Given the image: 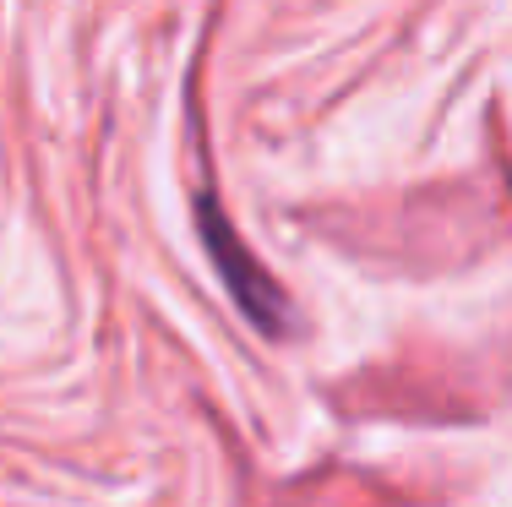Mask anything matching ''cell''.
Instances as JSON below:
<instances>
[{
    "label": "cell",
    "mask_w": 512,
    "mask_h": 507,
    "mask_svg": "<svg viewBox=\"0 0 512 507\" xmlns=\"http://www.w3.org/2000/svg\"><path fill=\"white\" fill-rule=\"evenodd\" d=\"M197 219H202V240H207V251H213L218 273H224L229 295L240 300V311H246L256 328L278 333V328H284V317H289V306H284V295H278V284L267 279L262 262H256L251 251L235 240V229H229V219L218 213V202L202 197V202H197Z\"/></svg>",
    "instance_id": "obj_1"
}]
</instances>
